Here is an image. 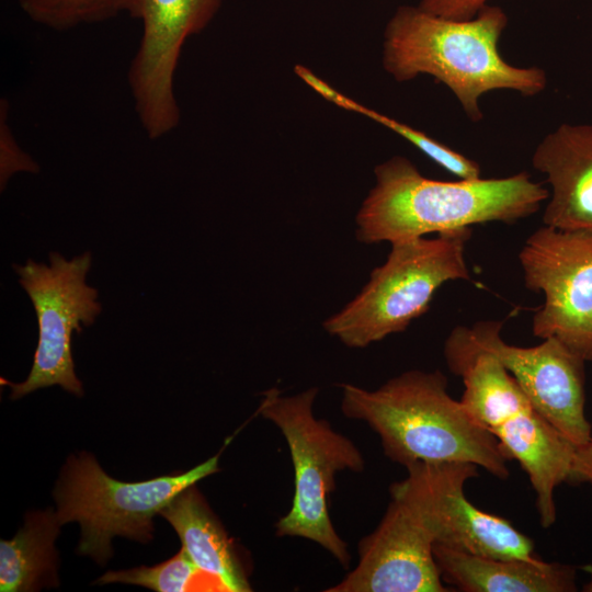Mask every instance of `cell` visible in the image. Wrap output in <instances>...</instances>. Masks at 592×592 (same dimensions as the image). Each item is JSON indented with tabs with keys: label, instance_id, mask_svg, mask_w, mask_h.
Returning a JSON list of instances; mask_svg holds the SVG:
<instances>
[{
	"label": "cell",
	"instance_id": "18",
	"mask_svg": "<svg viewBox=\"0 0 592 592\" xmlns=\"http://www.w3.org/2000/svg\"><path fill=\"white\" fill-rule=\"evenodd\" d=\"M295 72L327 101L334 103L344 110L362 114L395 132L418 148L437 166L459 180H477L481 178V168L477 161L469 159L414 127L364 106L345 96L304 66H295Z\"/></svg>",
	"mask_w": 592,
	"mask_h": 592
},
{
	"label": "cell",
	"instance_id": "8",
	"mask_svg": "<svg viewBox=\"0 0 592 592\" xmlns=\"http://www.w3.org/2000/svg\"><path fill=\"white\" fill-rule=\"evenodd\" d=\"M502 321L457 326L444 342V358L493 355L512 375L534 408L577 448L592 437L585 417V361L555 338L535 346L506 343Z\"/></svg>",
	"mask_w": 592,
	"mask_h": 592
},
{
	"label": "cell",
	"instance_id": "6",
	"mask_svg": "<svg viewBox=\"0 0 592 592\" xmlns=\"http://www.w3.org/2000/svg\"><path fill=\"white\" fill-rule=\"evenodd\" d=\"M317 395V387L292 396L270 388L263 392L259 406L258 412L282 432L294 467L292 506L276 522V535L315 542L346 568L351 555L331 522L328 497L335 489L337 473H361L365 460L349 437L335 431L327 420L316 418Z\"/></svg>",
	"mask_w": 592,
	"mask_h": 592
},
{
	"label": "cell",
	"instance_id": "24",
	"mask_svg": "<svg viewBox=\"0 0 592 592\" xmlns=\"http://www.w3.org/2000/svg\"><path fill=\"white\" fill-rule=\"evenodd\" d=\"M582 591L592 592V571L589 581L582 587Z\"/></svg>",
	"mask_w": 592,
	"mask_h": 592
},
{
	"label": "cell",
	"instance_id": "21",
	"mask_svg": "<svg viewBox=\"0 0 592 592\" xmlns=\"http://www.w3.org/2000/svg\"><path fill=\"white\" fill-rule=\"evenodd\" d=\"M9 103L0 102V182L3 189L16 172H37V163L19 146L8 122Z\"/></svg>",
	"mask_w": 592,
	"mask_h": 592
},
{
	"label": "cell",
	"instance_id": "9",
	"mask_svg": "<svg viewBox=\"0 0 592 592\" xmlns=\"http://www.w3.org/2000/svg\"><path fill=\"white\" fill-rule=\"evenodd\" d=\"M90 266V252L71 260L52 252L49 265L33 260L13 265L36 312L38 342L27 378L14 384L1 379L11 388V399L55 385L75 396L83 395L70 342L72 332L80 333L82 326L92 325L102 309L98 291L86 283Z\"/></svg>",
	"mask_w": 592,
	"mask_h": 592
},
{
	"label": "cell",
	"instance_id": "17",
	"mask_svg": "<svg viewBox=\"0 0 592 592\" xmlns=\"http://www.w3.org/2000/svg\"><path fill=\"white\" fill-rule=\"evenodd\" d=\"M56 511L30 512L22 528L10 540L0 542V591L30 592L58 587L59 534Z\"/></svg>",
	"mask_w": 592,
	"mask_h": 592
},
{
	"label": "cell",
	"instance_id": "14",
	"mask_svg": "<svg viewBox=\"0 0 592 592\" xmlns=\"http://www.w3.org/2000/svg\"><path fill=\"white\" fill-rule=\"evenodd\" d=\"M532 166L551 189L543 225L592 232V125H559L537 145Z\"/></svg>",
	"mask_w": 592,
	"mask_h": 592
},
{
	"label": "cell",
	"instance_id": "13",
	"mask_svg": "<svg viewBox=\"0 0 592 592\" xmlns=\"http://www.w3.org/2000/svg\"><path fill=\"white\" fill-rule=\"evenodd\" d=\"M434 540L402 501H391L377 527L358 543V563L327 592H448Z\"/></svg>",
	"mask_w": 592,
	"mask_h": 592
},
{
	"label": "cell",
	"instance_id": "2",
	"mask_svg": "<svg viewBox=\"0 0 592 592\" xmlns=\"http://www.w3.org/2000/svg\"><path fill=\"white\" fill-rule=\"evenodd\" d=\"M375 185L356 216V239L396 242L478 224L512 225L537 213L549 191L525 172L505 178L440 181L408 158L394 156L374 169Z\"/></svg>",
	"mask_w": 592,
	"mask_h": 592
},
{
	"label": "cell",
	"instance_id": "22",
	"mask_svg": "<svg viewBox=\"0 0 592 592\" xmlns=\"http://www.w3.org/2000/svg\"><path fill=\"white\" fill-rule=\"evenodd\" d=\"M489 0H421L419 8L422 10L456 20L474 18Z\"/></svg>",
	"mask_w": 592,
	"mask_h": 592
},
{
	"label": "cell",
	"instance_id": "10",
	"mask_svg": "<svg viewBox=\"0 0 592 592\" xmlns=\"http://www.w3.org/2000/svg\"><path fill=\"white\" fill-rule=\"evenodd\" d=\"M391 483L390 497L419 517L434 540L452 549L492 558H535L534 543L508 520L475 506L466 482L478 476L471 463H415Z\"/></svg>",
	"mask_w": 592,
	"mask_h": 592
},
{
	"label": "cell",
	"instance_id": "7",
	"mask_svg": "<svg viewBox=\"0 0 592 592\" xmlns=\"http://www.w3.org/2000/svg\"><path fill=\"white\" fill-rule=\"evenodd\" d=\"M218 459L217 454L185 473L125 482L110 477L91 454L70 456L54 489L57 519L61 525L78 522V553L104 566L113 537L150 542L153 516L182 490L217 473Z\"/></svg>",
	"mask_w": 592,
	"mask_h": 592
},
{
	"label": "cell",
	"instance_id": "12",
	"mask_svg": "<svg viewBox=\"0 0 592 592\" xmlns=\"http://www.w3.org/2000/svg\"><path fill=\"white\" fill-rule=\"evenodd\" d=\"M224 0H127L126 12L140 20L143 34L128 70L138 119L151 139L172 132L181 113L174 75L186 39L202 32Z\"/></svg>",
	"mask_w": 592,
	"mask_h": 592
},
{
	"label": "cell",
	"instance_id": "4",
	"mask_svg": "<svg viewBox=\"0 0 592 592\" xmlns=\"http://www.w3.org/2000/svg\"><path fill=\"white\" fill-rule=\"evenodd\" d=\"M471 228L390 243L384 264L375 267L362 291L322 326L344 345L366 348L403 332L424 315L446 282L470 280L466 244Z\"/></svg>",
	"mask_w": 592,
	"mask_h": 592
},
{
	"label": "cell",
	"instance_id": "11",
	"mask_svg": "<svg viewBox=\"0 0 592 592\" xmlns=\"http://www.w3.org/2000/svg\"><path fill=\"white\" fill-rule=\"evenodd\" d=\"M519 261L525 287L543 293L533 334L555 338L592 362V232L543 225L524 242Z\"/></svg>",
	"mask_w": 592,
	"mask_h": 592
},
{
	"label": "cell",
	"instance_id": "19",
	"mask_svg": "<svg viewBox=\"0 0 592 592\" xmlns=\"http://www.w3.org/2000/svg\"><path fill=\"white\" fill-rule=\"evenodd\" d=\"M127 583L158 592L224 591L210 576L197 568L183 548L172 558L152 567L107 571L95 583Z\"/></svg>",
	"mask_w": 592,
	"mask_h": 592
},
{
	"label": "cell",
	"instance_id": "1",
	"mask_svg": "<svg viewBox=\"0 0 592 592\" xmlns=\"http://www.w3.org/2000/svg\"><path fill=\"white\" fill-rule=\"evenodd\" d=\"M506 25L508 16L497 5L487 4L468 20L401 5L385 27L383 67L398 82L433 77L451 90L471 122H479L483 94L511 90L534 96L547 86L542 68L504 60L499 42Z\"/></svg>",
	"mask_w": 592,
	"mask_h": 592
},
{
	"label": "cell",
	"instance_id": "23",
	"mask_svg": "<svg viewBox=\"0 0 592 592\" xmlns=\"http://www.w3.org/2000/svg\"><path fill=\"white\" fill-rule=\"evenodd\" d=\"M567 482L592 485V437L576 449Z\"/></svg>",
	"mask_w": 592,
	"mask_h": 592
},
{
	"label": "cell",
	"instance_id": "20",
	"mask_svg": "<svg viewBox=\"0 0 592 592\" xmlns=\"http://www.w3.org/2000/svg\"><path fill=\"white\" fill-rule=\"evenodd\" d=\"M127 0H19L34 22L57 31L103 22L126 11Z\"/></svg>",
	"mask_w": 592,
	"mask_h": 592
},
{
	"label": "cell",
	"instance_id": "16",
	"mask_svg": "<svg viewBox=\"0 0 592 592\" xmlns=\"http://www.w3.org/2000/svg\"><path fill=\"white\" fill-rule=\"evenodd\" d=\"M174 528L182 548L198 569L227 592H248L251 585L232 539L197 490L196 483L178 493L159 513Z\"/></svg>",
	"mask_w": 592,
	"mask_h": 592
},
{
	"label": "cell",
	"instance_id": "3",
	"mask_svg": "<svg viewBox=\"0 0 592 592\" xmlns=\"http://www.w3.org/2000/svg\"><path fill=\"white\" fill-rule=\"evenodd\" d=\"M342 413L365 422L384 454L408 467L415 463H471L499 479L510 476L494 436L448 392L440 371H407L375 390L343 384Z\"/></svg>",
	"mask_w": 592,
	"mask_h": 592
},
{
	"label": "cell",
	"instance_id": "5",
	"mask_svg": "<svg viewBox=\"0 0 592 592\" xmlns=\"http://www.w3.org/2000/svg\"><path fill=\"white\" fill-rule=\"evenodd\" d=\"M463 379L460 401L497 440L505 458L516 460L536 494L543 527L557 517L555 490L567 482L577 447L532 405L512 375L489 353L445 358Z\"/></svg>",
	"mask_w": 592,
	"mask_h": 592
},
{
	"label": "cell",
	"instance_id": "15",
	"mask_svg": "<svg viewBox=\"0 0 592 592\" xmlns=\"http://www.w3.org/2000/svg\"><path fill=\"white\" fill-rule=\"evenodd\" d=\"M433 554L443 582L464 592H574L577 567L537 557L492 558L442 545Z\"/></svg>",
	"mask_w": 592,
	"mask_h": 592
}]
</instances>
